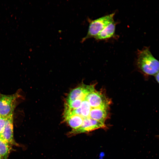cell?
<instances>
[{"instance_id": "ba28073f", "label": "cell", "mask_w": 159, "mask_h": 159, "mask_svg": "<svg viewBox=\"0 0 159 159\" xmlns=\"http://www.w3.org/2000/svg\"><path fill=\"white\" fill-rule=\"evenodd\" d=\"M6 118L1 117L0 118V136L2 134L6 124Z\"/></svg>"}, {"instance_id": "7c38bea8", "label": "cell", "mask_w": 159, "mask_h": 159, "mask_svg": "<svg viewBox=\"0 0 159 159\" xmlns=\"http://www.w3.org/2000/svg\"></svg>"}, {"instance_id": "3957f363", "label": "cell", "mask_w": 159, "mask_h": 159, "mask_svg": "<svg viewBox=\"0 0 159 159\" xmlns=\"http://www.w3.org/2000/svg\"><path fill=\"white\" fill-rule=\"evenodd\" d=\"M20 96L18 92L5 95L0 93V115L1 117L6 118L13 114L16 102Z\"/></svg>"}, {"instance_id": "6da1fadb", "label": "cell", "mask_w": 159, "mask_h": 159, "mask_svg": "<svg viewBox=\"0 0 159 159\" xmlns=\"http://www.w3.org/2000/svg\"><path fill=\"white\" fill-rule=\"evenodd\" d=\"M137 65L142 72L148 75H156L159 71V61L153 55L148 47L138 50Z\"/></svg>"}, {"instance_id": "5b68a950", "label": "cell", "mask_w": 159, "mask_h": 159, "mask_svg": "<svg viewBox=\"0 0 159 159\" xmlns=\"http://www.w3.org/2000/svg\"><path fill=\"white\" fill-rule=\"evenodd\" d=\"M105 123L92 119L84 120L81 127L71 135L90 132L100 128H105Z\"/></svg>"}, {"instance_id": "8fae6325", "label": "cell", "mask_w": 159, "mask_h": 159, "mask_svg": "<svg viewBox=\"0 0 159 159\" xmlns=\"http://www.w3.org/2000/svg\"><path fill=\"white\" fill-rule=\"evenodd\" d=\"M1 117V115H0V118Z\"/></svg>"}, {"instance_id": "8992f818", "label": "cell", "mask_w": 159, "mask_h": 159, "mask_svg": "<svg viewBox=\"0 0 159 159\" xmlns=\"http://www.w3.org/2000/svg\"><path fill=\"white\" fill-rule=\"evenodd\" d=\"M116 23L114 21L106 26L95 37L97 40H104L111 38L115 35Z\"/></svg>"}, {"instance_id": "30bf717a", "label": "cell", "mask_w": 159, "mask_h": 159, "mask_svg": "<svg viewBox=\"0 0 159 159\" xmlns=\"http://www.w3.org/2000/svg\"><path fill=\"white\" fill-rule=\"evenodd\" d=\"M0 159H3L1 156L0 155Z\"/></svg>"}, {"instance_id": "52a82bcc", "label": "cell", "mask_w": 159, "mask_h": 159, "mask_svg": "<svg viewBox=\"0 0 159 159\" xmlns=\"http://www.w3.org/2000/svg\"><path fill=\"white\" fill-rule=\"evenodd\" d=\"M10 150L9 144L0 139V155L3 159H7Z\"/></svg>"}, {"instance_id": "277c9868", "label": "cell", "mask_w": 159, "mask_h": 159, "mask_svg": "<svg viewBox=\"0 0 159 159\" xmlns=\"http://www.w3.org/2000/svg\"><path fill=\"white\" fill-rule=\"evenodd\" d=\"M13 114L6 118V124L4 131L0 136V139L9 144H14L13 136Z\"/></svg>"}, {"instance_id": "7a4b0ae2", "label": "cell", "mask_w": 159, "mask_h": 159, "mask_svg": "<svg viewBox=\"0 0 159 159\" xmlns=\"http://www.w3.org/2000/svg\"><path fill=\"white\" fill-rule=\"evenodd\" d=\"M115 13L105 15L94 20L88 19L89 25L87 34L81 41L83 43L87 39L95 38L106 26L113 21Z\"/></svg>"}, {"instance_id": "9c48e42d", "label": "cell", "mask_w": 159, "mask_h": 159, "mask_svg": "<svg viewBox=\"0 0 159 159\" xmlns=\"http://www.w3.org/2000/svg\"><path fill=\"white\" fill-rule=\"evenodd\" d=\"M155 78L156 81L159 84V71L155 75Z\"/></svg>"}]
</instances>
